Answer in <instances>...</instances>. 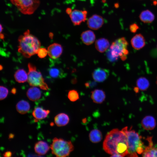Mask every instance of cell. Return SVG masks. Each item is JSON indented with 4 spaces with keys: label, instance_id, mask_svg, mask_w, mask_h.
Masks as SVG:
<instances>
[{
    "label": "cell",
    "instance_id": "4fadbf2b",
    "mask_svg": "<svg viewBox=\"0 0 157 157\" xmlns=\"http://www.w3.org/2000/svg\"><path fill=\"white\" fill-rule=\"evenodd\" d=\"M147 140L149 142V145L146 147L142 154V156L147 157H157V147L153 146L151 137H148Z\"/></svg>",
    "mask_w": 157,
    "mask_h": 157
},
{
    "label": "cell",
    "instance_id": "e575fe53",
    "mask_svg": "<svg viewBox=\"0 0 157 157\" xmlns=\"http://www.w3.org/2000/svg\"><path fill=\"white\" fill-rule=\"evenodd\" d=\"M4 38V35L1 33L0 34V38L1 39L3 40Z\"/></svg>",
    "mask_w": 157,
    "mask_h": 157
},
{
    "label": "cell",
    "instance_id": "e0dca14e",
    "mask_svg": "<svg viewBox=\"0 0 157 157\" xmlns=\"http://www.w3.org/2000/svg\"><path fill=\"white\" fill-rule=\"evenodd\" d=\"M41 92L38 88L32 86L28 89L26 95L29 100L32 101H36L38 100L41 96Z\"/></svg>",
    "mask_w": 157,
    "mask_h": 157
},
{
    "label": "cell",
    "instance_id": "f546056e",
    "mask_svg": "<svg viewBox=\"0 0 157 157\" xmlns=\"http://www.w3.org/2000/svg\"><path fill=\"white\" fill-rule=\"evenodd\" d=\"M37 54L40 58H44L48 54L47 50L45 48H40L37 51Z\"/></svg>",
    "mask_w": 157,
    "mask_h": 157
},
{
    "label": "cell",
    "instance_id": "30bf717a",
    "mask_svg": "<svg viewBox=\"0 0 157 157\" xmlns=\"http://www.w3.org/2000/svg\"><path fill=\"white\" fill-rule=\"evenodd\" d=\"M109 72L107 69L98 68L93 72L92 76L96 81L101 82L106 79L109 75Z\"/></svg>",
    "mask_w": 157,
    "mask_h": 157
},
{
    "label": "cell",
    "instance_id": "603a6c76",
    "mask_svg": "<svg viewBox=\"0 0 157 157\" xmlns=\"http://www.w3.org/2000/svg\"><path fill=\"white\" fill-rule=\"evenodd\" d=\"M30 106L26 101L22 100L19 101L16 105V109L19 113L24 114L27 113L30 110Z\"/></svg>",
    "mask_w": 157,
    "mask_h": 157
},
{
    "label": "cell",
    "instance_id": "8fae6325",
    "mask_svg": "<svg viewBox=\"0 0 157 157\" xmlns=\"http://www.w3.org/2000/svg\"><path fill=\"white\" fill-rule=\"evenodd\" d=\"M48 54L52 59L59 58L61 55L63 51V47L60 44L54 43L50 45L47 48Z\"/></svg>",
    "mask_w": 157,
    "mask_h": 157
},
{
    "label": "cell",
    "instance_id": "484cf974",
    "mask_svg": "<svg viewBox=\"0 0 157 157\" xmlns=\"http://www.w3.org/2000/svg\"><path fill=\"white\" fill-rule=\"evenodd\" d=\"M48 72L49 75L53 78H62L65 75L62 69L57 67L50 68Z\"/></svg>",
    "mask_w": 157,
    "mask_h": 157
},
{
    "label": "cell",
    "instance_id": "d590c367",
    "mask_svg": "<svg viewBox=\"0 0 157 157\" xmlns=\"http://www.w3.org/2000/svg\"><path fill=\"white\" fill-rule=\"evenodd\" d=\"M14 137V135L13 134H10L9 135V138H12Z\"/></svg>",
    "mask_w": 157,
    "mask_h": 157
},
{
    "label": "cell",
    "instance_id": "4316f807",
    "mask_svg": "<svg viewBox=\"0 0 157 157\" xmlns=\"http://www.w3.org/2000/svg\"><path fill=\"white\" fill-rule=\"evenodd\" d=\"M137 87L141 90H145L149 88V83L146 78L141 77L138 78L136 81Z\"/></svg>",
    "mask_w": 157,
    "mask_h": 157
},
{
    "label": "cell",
    "instance_id": "277c9868",
    "mask_svg": "<svg viewBox=\"0 0 157 157\" xmlns=\"http://www.w3.org/2000/svg\"><path fill=\"white\" fill-rule=\"evenodd\" d=\"M128 43L124 37L118 39L113 42L106 53L107 57L110 61L117 60L119 57L124 60L128 54Z\"/></svg>",
    "mask_w": 157,
    "mask_h": 157
},
{
    "label": "cell",
    "instance_id": "7a4b0ae2",
    "mask_svg": "<svg viewBox=\"0 0 157 157\" xmlns=\"http://www.w3.org/2000/svg\"><path fill=\"white\" fill-rule=\"evenodd\" d=\"M18 51L24 57L29 58L37 53L41 43L38 39L27 30L18 39Z\"/></svg>",
    "mask_w": 157,
    "mask_h": 157
},
{
    "label": "cell",
    "instance_id": "d6986e66",
    "mask_svg": "<svg viewBox=\"0 0 157 157\" xmlns=\"http://www.w3.org/2000/svg\"><path fill=\"white\" fill-rule=\"evenodd\" d=\"M54 120L55 124L57 126H65L68 123L69 118L67 114L61 113L55 116Z\"/></svg>",
    "mask_w": 157,
    "mask_h": 157
},
{
    "label": "cell",
    "instance_id": "7c38bea8",
    "mask_svg": "<svg viewBox=\"0 0 157 157\" xmlns=\"http://www.w3.org/2000/svg\"><path fill=\"white\" fill-rule=\"evenodd\" d=\"M131 44L132 47L135 49L139 50L145 45V40L143 36L141 34H136L131 39Z\"/></svg>",
    "mask_w": 157,
    "mask_h": 157
},
{
    "label": "cell",
    "instance_id": "ba28073f",
    "mask_svg": "<svg viewBox=\"0 0 157 157\" xmlns=\"http://www.w3.org/2000/svg\"><path fill=\"white\" fill-rule=\"evenodd\" d=\"M87 12L86 10L75 9L69 15L70 19L75 26L78 25L86 19Z\"/></svg>",
    "mask_w": 157,
    "mask_h": 157
},
{
    "label": "cell",
    "instance_id": "f1b7e54d",
    "mask_svg": "<svg viewBox=\"0 0 157 157\" xmlns=\"http://www.w3.org/2000/svg\"><path fill=\"white\" fill-rule=\"evenodd\" d=\"M0 99L1 100H2L7 97L8 91L7 88L2 86H0Z\"/></svg>",
    "mask_w": 157,
    "mask_h": 157
},
{
    "label": "cell",
    "instance_id": "2e32d148",
    "mask_svg": "<svg viewBox=\"0 0 157 157\" xmlns=\"http://www.w3.org/2000/svg\"><path fill=\"white\" fill-rule=\"evenodd\" d=\"M50 148L48 144L46 142L40 141L35 144L34 149L35 152L39 155H44L49 151Z\"/></svg>",
    "mask_w": 157,
    "mask_h": 157
},
{
    "label": "cell",
    "instance_id": "d4e9b609",
    "mask_svg": "<svg viewBox=\"0 0 157 157\" xmlns=\"http://www.w3.org/2000/svg\"><path fill=\"white\" fill-rule=\"evenodd\" d=\"M14 76L15 80L19 83H23L28 80V74L23 69H19L17 70Z\"/></svg>",
    "mask_w": 157,
    "mask_h": 157
},
{
    "label": "cell",
    "instance_id": "52a82bcc",
    "mask_svg": "<svg viewBox=\"0 0 157 157\" xmlns=\"http://www.w3.org/2000/svg\"><path fill=\"white\" fill-rule=\"evenodd\" d=\"M22 13L24 15L33 14L39 7V0H10Z\"/></svg>",
    "mask_w": 157,
    "mask_h": 157
},
{
    "label": "cell",
    "instance_id": "5b68a950",
    "mask_svg": "<svg viewBox=\"0 0 157 157\" xmlns=\"http://www.w3.org/2000/svg\"><path fill=\"white\" fill-rule=\"evenodd\" d=\"M52 153L58 157L68 156L74 149V146L70 141L54 138L50 146Z\"/></svg>",
    "mask_w": 157,
    "mask_h": 157
},
{
    "label": "cell",
    "instance_id": "836d02e7",
    "mask_svg": "<svg viewBox=\"0 0 157 157\" xmlns=\"http://www.w3.org/2000/svg\"><path fill=\"white\" fill-rule=\"evenodd\" d=\"M11 92L13 94H15L16 92V89L15 88H13L11 90Z\"/></svg>",
    "mask_w": 157,
    "mask_h": 157
},
{
    "label": "cell",
    "instance_id": "8d00e7d4",
    "mask_svg": "<svg viewBox=\"0 0 157 157\" xmlns=\"http://www.w3.org/2000/svg\"><path fill=\"white\" fill-rule=\"evenodd\" d=\"M3 30V28L1 25V24H0V33H1L2 30Z\"/></svg>",
    "mask_w": 157,
    "mask_h": 157
},
{
    "label": "cell",
    "instance_id": "6da1fadb",
    "mask_svg": "<svg viewBox=\"0 0 157 157\" xmlns=\"http://www.w3.org/2000/svg\"><path fill=\"white\" fill-rule=\"evenodd\" d=\"M103 148L106 152L111 155L117 154L123 157L128 154L127 138L121 130L117 129H113L107 133Z\"/></svg>",
    "mask_w": 157,
    "mask_h": 157
},
{
    "label": "cell",
    "instance_id": "5bb4252c",
    "mask_svg": "<svg viewBox=\"0 0 157 157\" xmlns=\"http://www.w3.org/2000/svg\"><path fill=\"white\" fill-rule=\"evenodd\" d=\"M91 97L94 103L101 104L104 101L106 95L103 90L95 89L91 92Z\"/></svg>",
    "mask_w": 157,
    "mask_h": 157
},
{
    "label": "cell",
    "instance_id": "7402d4cb",
    "mask_svg": "<svg viewBox=\"0 0 157 157\" xmlns=\"http://www.w3.org/2000/svg\"><path fill=\"white\" fill-rule=\"evenodd\" d=\"M141 21L145 23H150L154 19V14L149 10H147L142 11L139 15Z\"/></svg>",
    "mask_w": 157,
    "mask_h": 157
},
{
    "label": "cell",
    "instance_id": "f35d334b",
    "mask_svg": "<svg viewBox=\"0 0 157 157\" xmlns=\"http://www.w3.org/2000/svg\"><path fill=\"white\" fill-rule=\"evenodd\" d=\"M156 84H157V78H156Z\"/></svg>",
    "mask_w": 157,
    "mask_h": 157
},
{
    "label": "cell",
    "instance_id": "74e56055",
    "mask_svg": "<svg viewBox=\"0 0 157 157\" xmlns=\"http://www.w3.org/2000/svg\"><path fill=\"white\" fill-rule=\"evenodd\" d=\"M0 69L1 70L3 69V67L1 65H0Z\"/></svg>",
    "mask_w": 157,
    "mask_h": 157
},
{
    "label": "cell",
    "instance_id": "8992f818",
    "mask_svg": "<svg viewBox=\"0 0 157 157\" xmlns=\"http://www.w3.org/2000/svg\"><path fill=\"white\" fill-rule=\"evenodd\" d=\"M28 81L31 86L39 87L42 90H47L49 87L44 82L40 72L37 70L36 67L31 63L28 64Z\"/></svg>",
    "mask_w": 157,
    "mask_h": 157
},
{
    "label": "cell",
    "instance_id": "cb8c5ba5",
    "mask_svg": "<svg viewBox=\"0 0 157 157\" xmlns=\"http://www.w3.org/2000/svg\"><path fill=\"white\" fill-rule=\"evenodd\" d=\"M90 140L93 143H97L101 141L103 138L101 131L98 129H94L90 131L89 134Z\"/></svg>",
    "mask_w": 157,
    "mask_h": 157
},
{
    "label": "cell",
    "instance_id": "44dd1931",
    "mask_svg": "<svg viewBox=\"0 0 157 157\" xmlns=\"http://www.w3.org/2000/svg\"><path fill=\"white\" fill-rule=\"evenodd\" d=\"M50 111L46 110L40 107L35 108L32 112L33 117L36 119L40 120L46 118Z\"/></svg>",
    "mask_w": 157,
    "mask_h": 157
},
{
    "label": "cell",
    "instance_id": "ab89813d",
    "mask_svg": "<svg viewBox=\"0 0 157 157\" xmlns=\"http://www.w3.org/2000/svg\"></svg>",
    "mask_w": 157,
    "mask_h": 157
},
{
    "label": "cell",
    "instance_id": "83f0119b",
    "mask_svg": "<svg viewBox=\"0 0 157 157\" xmlns=\"http://www.w3.org/2000/svg\"><path fill=\"white\" fill-rule=\"evenodd\" d=\"M68 97L71 101H75L79 98L78 93L75 90H70L68 93Z\"/></svg>",
    "mask_w": 157,
    "mask_h": 157
},
{
    "label": "cell",
    "instance_id": "9c48e42d",
    "mask_svg": "<svg viewBox=\"0 0 157 157\" xmlns=\"http://www.w3.org/2000/svg\"><path fill=\"white\" fill-rule=\"evenodd\" d=\"M104 22V19L101 16L95 14L88 19L87 21V24L90 28L97 30L102 27Z\"/></svg>",
    "mask_w": 157,
    "mask_h": 157
},
{
    "label": "cell",
    "instance_id": "1f68e13d",
    "mask_svg": "<svg viewBox=\"0 0 157 157\" xmlns=\"http://www.w3.org/2000/svg\"><path fill=\"white\" fill-rule=\"evenodd\" d=\"M12 153L9 151H8L5 152L3 154V156L6 157H9L11 156Z\"/></svg>",
    "mask_w": 157,
    "mask_h": 157
},
{
    "label": "cell",
    "instance_id": "ffe728a7",
    "mask_svg": "<svg viewBox=\"0 0 157 157\" xmlns=\"http://www.w3.org/2000/svg\"><path fill=\"white\" fill-rule=\"evenodd\" d=\"M109 45V42L107 39L102 38L96 40L95 43V47L99 52L103 53L108 49Z\"/></svg>",
    "mask_w": 157,
    "mask_h": 157
},
{
    "label": "cell",
    "instance_id": "9a60e30c",
    "mask_svg": "<svg viewBox=\"0 0 157 157\" xmlns=\"http://www.w3.org/2000/svg\"><path fill=\"white\" fill-rule=\"evenodd\" d=\"M81 40L87 45L92 44L95 39V35L92 31L88 30L83 32L81 34Z\"/></svg>",
    "mask_w": 157,
    "mask_h": 157
},
{
    "label": "cell",
    "instance_id": "3957f363",
    "mask_svg": "<svg viewBox=\"0 0 157 157\" xmlns=\"http://www.w3.org/2000/svg\"><path fill=\"white\" fill-rule=\"evenodd\" d=\"M121 131L126 135L128 145V154L129 157H137L138 154H142L146 147L142 142V137L135 130L127 127L124 128Z\"/></svg>",
    "mask_w": 157,
    "mask_h": 157
},
{
    "label": "cell",
    "instance_id": "4dcf8cb0",
    "mask_svg": "<svg viewBox=\"0 0 157 157\" xmlns=\"http://www.w3.org/2000/svg\"><path fill=\"white\" fill-rule=\"evenodd\" d=\"M139 28V26L135 23L131 24L129 27L130 31L133 33H135Z\"/></svg>",
    "mask_w": 157,
    "mask_h": 157
},
{
    "label": "cell",
    "instance_id": "ac0fdd59",
    "mask_svg": "<svg viewBox=\"0 0 157 157\" xmlns=\"http://www.w3.org/2000/svg\"><path fill=\"white\" fill-rule=\"evenodd\" d=\"M141 124L144 129L146 130H151L155 127L156 122V120L153 117L148 115L145 116L142 119Z\"/></svg>",
    "mask_w": 157,
    "mask_h": 157
},
{
    "label": "cell",
    "instance_id": "d6a6232c",
    "mask_svg": "<svg viewBox=\"0 0 157 157\" xmlns=\"http://www.w3.org/2000/svg\"><path fill=\"white\" fill-rule=\"evenodd\" d=\"M72 11V9L70 8H67L66 10V12L69 15L71 14Z\"/></svg>",
    "mask_w": 157,
    "mask_h": 157
}]
</instances>
